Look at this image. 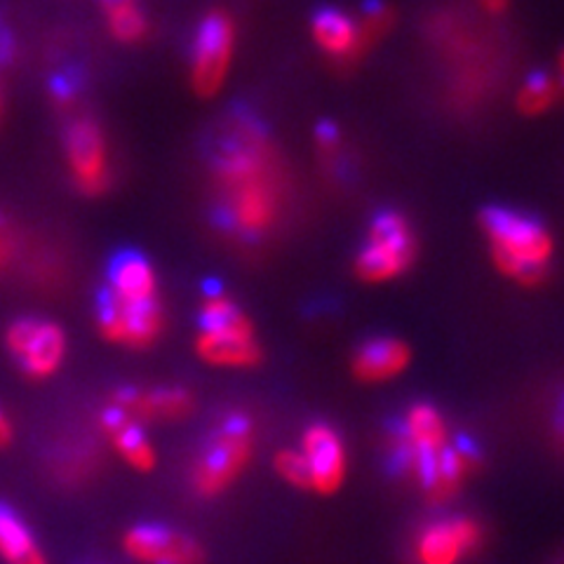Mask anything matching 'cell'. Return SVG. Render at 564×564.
Instances as JSON below:
<instances>
[{"label":"cell","instance_id":"7c38bea8","mask_svg":"<svg viewBox=\"0 0 564 564\" xmlns=\"http://www.w3.org/2000/svg\"><path fill=\"white\" fill-rule=\"evenodd\" d=\"M66 163L78 191L99 196L111 184L109 149L97 122L80 118L66 132Z\"/></svg>","mask_w":564,"mask_h":564},{"label":"cell","instance_id":"603a6c76","mask_svg":"<svg viewBox=\"0 0 564 564\" xmlns=\"http://www.w3.org/2000/svg\"><path fill=\"white\" fill-rule=\"evenodd\" d=\"M273 473L296 491H311V470L299 447H282L273 454Z\"/></svg>","mask_w":564,"mask_h":564},{"label":"cell","instance_id":"484cf974","mask_svg":"<svg viewBox=\"0 0 564 564\" xmlns=\"http://www.w3.org/2000/svg\"><path fill=\"white\" fill-rule=\"evenodd\" d=\"M12 443H14V423L3 410H0V452L10 449Z\"/></svg>","mask_w":564,"mask_h":564},{"label":"cell","instance_id":"cb8c5ba5","mask_svg":"<svg viewBox=\"0 0 564 564\" xmlns=\"http://www.w3.org/2000/svg\"><path fill=\"white\" fill-rule=\"evenodd\" d=\"M358 26H360L362 43L367 47L369 43L383 39V35L391 31V26H393V10L388 8L386 3H381V0H372V3H369L362 10V17L358 20Z\"/></svg>","mask_w":564,"mask_h":564},{"label":"cell","instance_id":"8fae6325","mask_svg":"<svg viewBox=\"0 0 564 564\" xmlns=\"http://www.w3.org/2000/svg\"><path fill=\"white\" fill-rule=\"evenodd\" d=\"M299 452L304 454L311 470V494L334 497L344 489L348 478V449L337 429L323 421L311 423L299 443Z\"/></svg>","mask_w":564,"mask_h":564},{"label":"cell","instance_id":"7402d4cb","mask_svg":"<svg viewBox=\"0 0 564 564\" xmlns=\"http://www.w3.org/2000/svg\"><path fill=\"white\" fill-rule=\"evenodd\" d=\"M562 95V85L549 74H532L516 93V106L524 118H539L549 113Z\"/></svg>","mask_w":564,"mask_h":564},{"label":"cell","instance_id":"4fadbf2b","mask_svg":"<svg viewBox=\"0 0 564 564\" xmlns=\"http://www.w3.org/2000/svg\"><path fill=\"white\" fill-rule=\"evenodd\" d=\"M109 404L139 421L141 426H151V423H180L191 419L196 412V395L184 386H126L113 391Z\"/></svg>","mask_w":564,"mask_h":564},{"label":"cell","instance_id":"83f0119b","mask_svg":"<svg viewBox=\"0 0 564 564\" xmlns=\"http://www.w3.org/2000/svg\"><path fill=\"white\" fill-rule=\"evenodd\" d=\"M557 83L562 85V90H564V50L560 52V57H557Z\"/></svg>","mask_w":564,"mask_h":564},{"label":"cell","instance_id":"d4e9b609","mask_svg":"<svg viewBox=\"0 0 564 564\" xmlns=\"http://www.w3.org/2000/svg\"><path fill=\"white\" fill-rule=\"evenodd\" d=\"M341 144V134L339 130L329 126V122H323L321 128H317V147H321L323 153H334Z\"/></svg>","mask_w":564,"mask_h":564},{"label":"cell","instance_id":"52a82bcc","mask_svg":"<svg viewBox=\"0 0 564 564\" xmlns=\"http://www.w3.org/2000/svg\"><path fill=\"white\" fill-rule=\"evenodd\" d=\"M6 348L29 379L45 381L62 369L68 341L57 323L22 317L6 329Z\"/></svg>","mask_w":564,"mask_h":564},{"label":"cell","instance_id":"8992f818","mask_svg":"<svg viewBox=\"0 0 564 564\" xmlns=\"http://www.w3.org/2000/svg\"><path fill=\"white\" fill-rule=\"evenodd\" d=\"M236 55V26L226 12H209L198 26L191 59V85L198 97L212 99L224 87Z\"/></svg>","mask_w":564,"mask_h":564},{"label":"cell","instance_id":"d6986e66","mask_svg":"<svg viewBox=\"0 0 564 564\" xmlns=\"http://www.w3.org/2000/svg\"><path fill=\"white\" fill-rule=\"evenodd\" d=\"M196 356L217 369H254L263 360V350L257 339L221 337V334L198 332Z\"/></svg>","mask_w":564,"mask_h":564},{"label":"cell","instance_id":"277c9868","mask_svg":"<svg viewBox=\"0 0 564 564\" xmlns=\"http://www.w3.org/2000/svg\"><path fill=\"white\" fill-rule=\"evenodd\" d=\"M454 443L447 419L435 404L416 402L402 416L393 437L395 468L421 491L433 478L440 458Z\"/></svg>","mask_w":564,"mask_h":564},{"label":"cell","instance_id":"9a60e30c","mask_svg":"<svg viewBox=\"0 0 564 564\" xmlns=\"http://www.w3.org/2000/svg\"><path fill=\"white\" fill-rule=\"evenodd\" d=\"M412 365V348L395 337H377L358 346L350 358V375L360 383L379 386L400 379Z\"/></svg>","mask_w":564,"mask_h":564},{"label":"cell","instance_id":"ffe728a7","mask_svg":"<svg viewBox=\"0 0 564 564\" xmlns=\"http://www.w3.org/2000/svg\"><path fill=\"white\" fill-rule=\"evenodd\" d=\"M0 560L3 564H50L26 520L0 501Z\"/></svg>","mask_w":564,"mask_h":564},{"label":"cell","instance_id":"7a4b0ae2","mask_svg":"<svg viewBox=\"0 0 564 564\" xmlns=\"http://www.w3.org/2000/svg\"><path fill=\"white\" fill-rule=\"evenodd\" d=\"M480 231L497 271L522 288L539 285L549 273L555 240L549 228L518 209L487 207L480 215Z\"/></svg>","mask_w":564,"mask_h":564},{"label":"cell","instance_id":"e0dca14e","mask_svg":"<svg viewBox=\"0 0 564 564\" xmlns=\"http://www.w3.org/2000/svg\"><path fill=\"white\" fill-rule=\"evenodd\" d=\"M311 39L332 59H356L365 50L358 20L334 8L313 17Z\"/></svg>","mask_w":564,"mask_h":564},{"label":"cell","instance_id":"4316f807","mask_svg":"<svg viewBox=\"0 0 564 564\" xmlns=\"http://www.w3.org/2000/svg\"><path fill=\"white\" fill-rule=\"evenodd\" d=\"M480 6L489 14H503L510 6V0H480Z\"/></svg>","mask_w":564,"mask_h":564},{"label":"cell","instance_id":"44dd1931","mask_svg":"<svg viewBox=\"0 0 564 564\" xmlns=\"http://www.w3.org/2000/svg\"><path fill=\"white\" fill-rule=\"evenodd\" d=\"M106 24L116 41L139 43L149 31L147 14L141 12L137 0H101Z\"/></svg>","mask_w":564,"mask_h":564},{"label":"cell","instance_id":"3957f363","mask_svg":"<svg viewBox=\"0 0 564 564\" xmlns=\"http://www.w3.org/2000/svg\"><path fill=\"white\" fill-rule=\"evenodd\" d=\"M257 454V426L247 412H228L207 435L191 466V489L205 501H215L231 489Z\"/></svg>","mask_w":564,"mask_h":564},{"label":"cell","instance_id":"6da1fadb","mask_svg":"<svg viewBox=\"0 0 564 564\" xmlns=\"http://www.w3.org/2000/svg\"><path fill=\"white\" fill-rule=\"evenodd\" d=\"M215 188L228 231L245 240L267 236L282 209L280 167L267 137L240 130L226 139L215 161Z\"/></svg>","mask_w":564,"mask_h":564},{"label":"cell","instance_id":"5bb4252c","mask_svg":"<svg viewBox=\"0 0 564 564\" xmlns=\"http://www.w3.org/2000/svg\"><path fill=\"white\" fill-rule=\"evenodd\" d=\"M99 431L130 470L139 475H151L158 468L161 456H158L153 440L147 435V426H141L139 421L122 410L106 404L99 414Z\"/></svg>","mask_w":564,"mask_h":564},{"label":"cell","instance_id":"ba28073f","mask_svg":"<svg viewBox=\"0 0 564 564\" xmlns=\"http://www.w3.org/2000/svg\"><path fill=\"white\" fill-rule=\"evenodd\" d=\"M120 549L137 564H205V545L182 529L139 522L120 536Z\"/></svg>","mask_w":564,"mask_h":564},{"label":"cell","instance_id":"2e32d148","mask_svg":"<svg viewBox=\"0 0 564 564\" xmlns=\"http://www.w3.org/2000/svg\"><path fill=\"white\" fill-rule=\"evenodd\" d=\"M109 294L113 302L126 306H147L158 302V278L153 263L137 252L118 254L109 267Z\"/></svg>","mask_w":564,"mask_h":564},{"label":"cell","instance_id":"5b68a950","mask_svg":"<svg viewBox=\"0 0 564 564\" xmlns=\"http://www.w3.org/2000/svg\"><path fill=\"white\" fill-rule=\"evenodd\" d=\"M416 242L410 221L398 212H381L367 231L356 259V275L367 285H383L400 278L414 263Z\"/></svg>","mask_w":564,"mask_h":564},{"label":"cell","instance_id":"30bf717a","mask_svg":"<svg viewBox=\"0 0 564 564\" xmlns=\"http://www.w3.org/2000/svg\"><path fill=\"white\" fill-rule=\"evenodd\" d=\"M485 541L482 524L470 516L429 522L414 539L416 564H464Z\"/></svg>","mask_w":564,"mask_h":564},{"label":"cell","instance_id":"ac0fdd59","mask_svg":"<svg viewBox=\"0 0 564 564\" xmlns=\"http://www.w3.org/2000/svg\"><path fill=\"white\" fill-rule=\"evenodd\" d=\"M207 334H221V337L257 339L254 323L247 313L217 285H205L200 302V329Z\"/></svg>","mask_w":564,"mask_h":564},{"label":"cell","instance_id":"9c48e42d","mask_svg":"<svg viewBox=\"0 0 564 564\" xmlns=\"http://www.w3.org/2000/svg\"><path fill=\"white\" fill-rule=\"evenodd\" d=\"M97 329L104 341L128 350L151 348L165 329V313L161 302L147 306L118 304L109 294L99 296Z\"/></svg>","mask_w":564,"mask_h":564}]
</instances>
